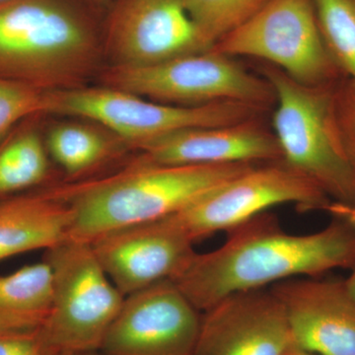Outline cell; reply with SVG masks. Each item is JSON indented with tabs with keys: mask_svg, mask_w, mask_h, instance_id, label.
I'll list each match as a JSON object with an SVG mask.
<instances>
[{
	"mask_svg": "<svg viewBox=\"0 0 355 355\" xmlns=\"http://www.w3.org/2000/svg\"><path fill=\"white\" fill-rule=\"evenodd\" d=\"M328 226L292 234L263 212L227 231L222 246L196 254L172 280L200 312L237 292L355 266V207L340 205Z\"/></svg>",
	"mask_w": 355,
	"mask_h": 355,
	"instance_id": "1",
	"label": "cell"
},
{
	"mask_svg": "<svg viewBox=\"0 0 355 355\" xmlns=\"http://www.w3.org/2000/svg\"><path fill=\"white\" fill-rule=\"evenodd\" d=\"M104 13L83 0L0 2V77L44 91L81 87L103 51Z\"/></svg>",
	"mask_w": 355,
	"mask_h": 355,
	"instance_id": "2",
	"label": "cell"
},
{
	"mask_svg": "<svg viewBox=\"0 0 355 355\" xmlns=\"http://www.w3.org/2000/svg\"><path fill=\"white\" fill-rule=\"evenodd\" d=\"M254 165H163L139 159L114 176L69 187L73 216L67 239L90 243L114 229L165 218Z\"/></svg>",
	"mask_w": 355,
	"mask_h": 355,
	"instance_id": "3",
	"label": "cell"
},
{
	"mask_svg": "<svg viewBox=\"0 0 355 355\" xmlns=\"http://www.w3.org/2000/svg\"><path fill=\"white\" fill-rule=\"evenodd\" d=\"M261 72L275 92L273 133L282 162L316 184L336 203L355 207V171L336 114L338 81L305 85L270 64Z\"/></svg>",
	"mask_w": 355,
	"mask_h": 355,
	"instance_id": "4",
	"label": "cell"
},
{
	"mask_svg": "<svg viewBox=\"0 0 355 355\" xmlns=\"http://www.w3.org/2000/svg\"><path fill=\"white\" fill-rule=\"evenodd\" d=\"M50 313L40 329L60 352H100L125 296L100 265L90 243L67 239L46 250Z\"/></svg>",
	"mask_w": 355,
	"mask_h": 355,
	"instance_id": "5",
	"label": "cell"
},
{
	"mask_svg": "<svg viewBox=\"0 0 355 355\" xmlns=\"http://www.w3.org/2000/svg\"><path fill=\"white\" fill-rule=\"evenodd\" d=\"M261 111L258 107L236 102L175 106L107 86H81L49 91L46 114L95 121L139 149L147 142L187 128L219 127L258 119Z\"/></svg>",
	"mask_w": 355,
	"mask_h": 355,
	"instance_id": "6",
	"label": "cell"
},
{
	"mask_svg": "<svg viewBox=\"0 0 355 355\" xmlns=\"http://www.w3.org/2000/svg\"><path fill=\"white\" fill-rule=\"evenodd\" d=\"M103 81L107 87L175 106L236 102L263 110L275 102L265 77L254 76L233 58L212 50L148 67H111Z\"/></svg>",
	"mask_w": 355,
	"mask_h": 355,
	"instance_id": "7",
	"label": "cell"
},
{
	"mask_svg": "<svg viewBox=\"0 0 355 355\" xmlns=\"http://www.w3.org/2000/svg\"><path fill=\"white\" fill-rule=\"evenodd\" d=\"M210 50L265 60L305 85H329L345 77L324 46L314 0H268Z\"/></svg>",
	"mask_w": 355,
	"mask_h": 355,
	"instance_id": "8",
	"label": "cell"
},
{
	"mask_svg": "<svg viewBox=\"0 0 355 355\" xmlns=\"http://www.w3.org/2000/svg\"><path fill=\"white\" fill-rule=\"evenodd\" d=\"M286 203L302 211L333 212L338 205L308 178L277 161L252 166L168 217L195 243Z\"/></svg>",
	"mask_w": 355,
	"mask_h": 355,
	"instance_id": "9",
	"label": "cell"
},
{
	"mask_svg": "<svg viewBox=\"0 0 355 355\" xmlns=\"http://www.w3.org/2000/svg\"><path fill=\"white\" fill-rule=\"evenodd\" d=\"M112 67H144L209 51L184 0H113L103 17Z\"/></svg>",
	"mask_w": 355,
	"mask_h": 355,
	"instance_id": "10",
	"label": "cell"
},
{
	"mask_svg": "<svg viewBox=\"0 0 355 355\" xmlns=\"http://www.w3.org/2000/svg\"><path fill=\"white\" fill-rule=\"evenodd\" d=\"M202 312L172 280L125 296L100 352L104 355H193Z\"/></svg>",
	"mask_w": 355,
	"mask_h": 355,
	"instance_id": "11",
	"label": "cell"
},
{
	"mask_svg": "<svg viewBox=\"0 0 355 355\" xmlns=\"http://www.w3.org/2000/svg\"><path fill=\"white\" fill-rule=\"evenodd\" d=\"M90 244L123 296L177 279L197 254L193 242L169 217L114 229Z\"/></svg>",
	"mask_w": 355,
	"mask_h": 355,
	"instance_id": "12",
	"label": "cell"
},
{
	"mask_svg": "<svg viewBox=\"0 0 355 355\" xmlns=\"http://www.w3.org/2000/svg\"><path fill=\"white\" fill-rule=\"evenodd\" d=\"M286 311L270 287L230 294L202 314L193 355H288Z\"/></svg>",
	"mask_w": 355,
	"mask_h": 355,
	"instance_id": "13",
	"label": "cell"
},
{
	"mask_svg": "<svg viewBox=\"0 0 355 355\" xmlns=\"http://www.w3.org/2000/svg\"><path fill=\"white\" fill-rule=\"evenodd\" d=\"M270 289L286 311L296 347L318 355H355V302L345 280L294 277Z\"/></svg>",
	"mask_w": 355,
	"mask_h": 355,
	"instance_id": "14",
	"label": "cell"
},
{
	"mask_svg": "<svg viewBox=\"0 0 355 355\" xmlns=\"http://www.w3.org/2000/svg\"><path fill=\"white\" fill-rule=\"evenodd\" d=\"M140 159L163 165L263 164L282 161L275 133L258 119L219 125L187 128L139 147Z\"/></svg>",
	"mask_w": 355,
	"mask_h": 355,
	"instance_id": "15",
	"label": "cell"
},
{
	"mask_svg": "<svg viewBox=\"0 0 355 355\" xmlns=\"http://www.w3.org/2000/svg\"><path fill=\"white\" fill-rule=\"evenodd\" d=\"M72 216L65 188L0 198V261L64 242Z\"/></svg>",
	"mask_w": 355,
	"mask_h": 355,
	"instance_id": "16",
	"label": "cell"
},
{
	"mask_svg": "<svg viewBox=\"0 0 355 355\" xmlns=\"http://www.w3.org/2000/svg\"><path fill=\"white\" fill-rule=\"evenodd\" d=\"M51 305V272L46 261L0 275V333L39 330Z\"/></svg>",
	"mask_w": 355,
	"mask_h": 355,
	"instance_id": "17",
	"label": "cell"
},
{
	"mask_svg": "<svg viewBox=\"0 0 355 355\" xmlns=\"http://www.w3.org/2000/svg\"><path fill=\"white\" fill-rule=\"evenodd\" d=\"M50 175V154L36 128H20L0 141V198L42 186Z\"/></svg>",
	"mask_w": 355,
	"mask_h": 355,
	"instance_id": "18",
	"label": "cell"
},
{
	"mask_svg": "<svg viewBox=\"0 0 355 355\" xmlns=\"http://www.w3.org/2000/svg\"><path fill=\"white\" fill-rule=\"evenodd\" d=\"M50 157L69 179L94 171L114 155L116 146L109 137L81 123H60L51 128L46 139Z\"/></svg>",
	"mask_w": 355,
	"mask_h": 355,
	"instance_id": "19",
	"label": "cell"
},
{
	"mask_svg": "<svg viewBox=\"0 0 355 355\" xmlns=\"http://www.w3.org/2000/svg\"><path fill=\"white\" fill-rule=\"evenodd\" d=\"M324 46L343 76L355 85L354 0H314Z\"/></svg>",
	"mask_w": 355,
	"mask_h": 355,
	"instance_id": "20",
	"label": "cell"
},
{
	"mask_svg": "<svg viewBox=\"0 0 355 355\" xmlns=\"http://www.w3.org/2000/svg\"><path fill=\"white\" fill-rule=\"evenodd\" d=\"M187 10L205 44L211 49L241 26L268 0H184Z\"/></svg>",
	"mask_w": 355,
	"mask_h": 355,
	"instance_id": "21",
	"label": "cell"
},
{
	"mask_svg": "<svg viewBox=\"0 0 355 355\" xmlns=\"http://www.w3.org/2000/svg\"><path fill=\"white\" fill-rule=\"evenodd\" d=\"M46 109L48 91L0 77V141L20 121Z\"/></svg>",
	"mask_w": 355,
	"mask_h": 355,
	"instance_id": "22",
	"label": "cell"
},
{
	"mask_svg": "<svg viewBox=\"0 0 355 355\" xmlns=\"http://www.w3.org/2000/svg\"><path fill=\"white\" fill-rule=\"evenodd\" d=\"M336 106L343 144L355 171V85L347 77L336 83Z\"/></svg>",
	"mask_w": 355,
	"mask_h": 355,
	"instance_id": "23",
	"label": "cell"
},
{
	"mask_svg": "<svg viewBox=\"0 0 355 355\" xmlns=\"http://www.w3.org/2000/svg\"><path fill=\"white\" fill-rule=\"evenodd\" d=\"M41 331L0 333V355H55Z\"/></svg>",
	"mask_w": 355,
	"mask_h": 355,
	"instance_id": "24",
	"label": "cell"
},
{
	"mask_svg": "<svg viewBox=\"0 0 355 355\" xmlns=\"http://www.w3.org/2000/svg\"><path fill=\"white\" fill-rule=\"evenodd\" d=\"M88 6L94 7L96 9H99L101 11H106L110 4L112 3L113 0H83Z\"/></svg>",
	"mask_w": 355,
	"mask_h": 355,
	"instance_id": "25",
	"label": "cell"
},
{
	"mask_svg": "<svg viewBox=\"0 0 355 355\" xmlns=\"http://www.w3.org/2000/svg\"><path fill=\"white\" fill-rule=\"evenodd\" d=\"M352 270V275H350L349 279L345 280V284L350 297L355 302V266Z\"/></svg>",
	"mask_w": 355,
	"mask_h": 355,
	"instance_id": "26",
	"label": "cell"
},
{
	"mask_svg": "<svg viewBox=\"0 0 355 355\" xmlns=\"http://www.w3.org/2000/svg\"><path fill=\"white\" fill-rule=\"evenodd\" d=\"M55 355H104L101 352H60Z\"/></svg>",
	"mask_w": 355,
	"mask_h": 355,
	"instance_id": "27",
	"label": "cell"
},
{
	"mask_svg": "<svg viewBox=\"0 0 355 355\" xmlns=\"http://www.w3.org/2000/svg\"><path fill=\"white\" fill-rule=\"evenodd\" d=\"M288 355H318L312 354V352H306V350L298 349V347H294L293 349L289 352Z\"/></svg>",
	"mask_w": 355,
	"mask_h": 355,
	"instance_id": "28",
	"label": "cell"
},
{
	"mask_svg": "<svg viewBox=\"0 0 355 355\" xmlns=\"http://www.w3.org/2000/svg\"><path fill=\"white\" fill-rule=\"evenodd\" d=\"M1 1H4V0H0V2H1Z\"/></svg>",
	"mask_w": 355,
	"mask_h": 355,
	"instance_id": "29",
	"label": "cell"
},
{
	"mask_svg": "<svg viewBox=\"0 0 355 355\" xmlns=\"http://www.w3.org/2000/svg\"><path fill=\"white\" fill-rule=\"evenodd\" d=\"M354 3H355V0H354Z\"/></svg>",
	"mask_w": 355,
	"mask_h": 355,
	"instance_id": "30",
	"label": "cell"
}]
</instances>
